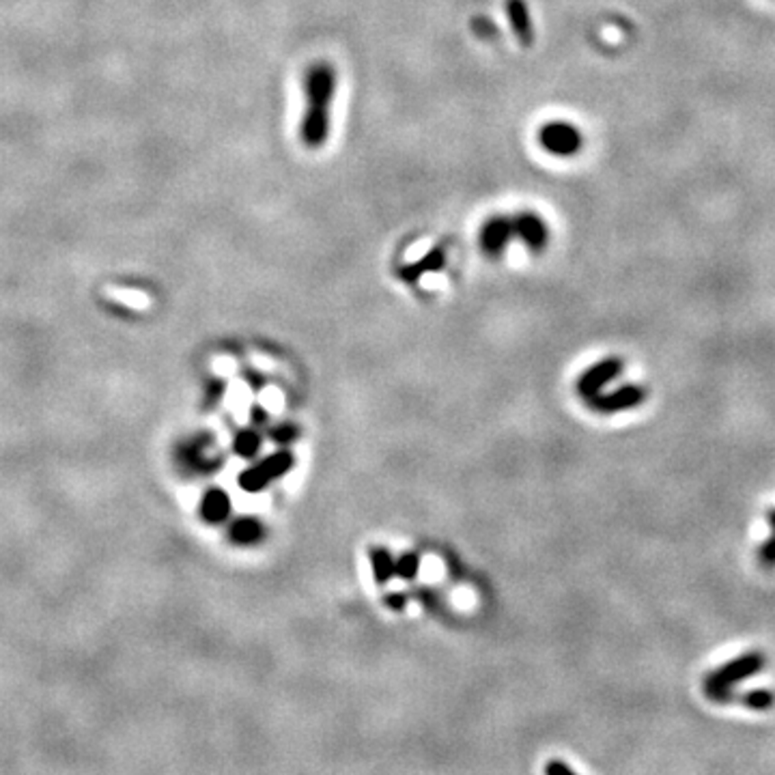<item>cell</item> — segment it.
<instances>
[{"instance_id":"cell-2","label":"cell","mask_w":775,"mask_h":775,"mask_svg":"<svg viewBox=\"0 0 775 775\" xmlns=\"http://www.w3.org/2000/svg\"><path fill=\"white\" fill-rule=\"evenodd\" d=\"M767 666V657L762 651H747L743 655L730 659L722 666L713 670L702 680V691L724 689V687H736L752 676L761 674Z\"/></svg>"},{"instance_id":"cell-21","label":"cell","mask_w":775,"mask_h":775,"mask_svg":"<svg viewBox=\"0 0 775 775\" xmlns=\"http://www.w3.org/2000/svg\"><path fill=\"white\" fill-rule=\"evenodd\" d=\"M545 771L547 773H564V775H573L575 771L573 769H571L567 762H560V761H554V762H549V765L545 767Z\"/></svg>"},{"instance_id":"cell-4","label":"cell","mask_w":775,"mask_h":775,"mask_svg":"<svg viewBox=\"0 0 775 775\" xmlns=\"http://www.w3.org/2000/svg\"><path fill=\"white\" fill-rule=\"evenodd\" d=\"M646 388L637 386V383H625V386L614 390H603L588 399V405L599 414H618V411L635 410L646 403Z\"/></svg>"},{"instance_id":"cell-23","label":"cell","mask_w":775,"mask_h":775,"mask_svg":"<svg viewBox=\"0 0 775 775\" xmlns=\"http://www.w3.org/2000/svg\"><path fill=\"white\" fill-rule=\"evenodd\" d=\"M767 521H769V526H771V530H775V509H771L767 513Z\"/></svg>"},{"instance_id":"cell-9","label":"cell","mask_w":775,"mask_h":775,"mask_svg":"<svg viewBox=\"0 0 775 775\" xmlns=\"http://www.w3.org/2000/svg\"><path fill=\"white\" fill-rule=\"evenodd\" d=\"M507 11H509V22L510 26H513L517 40L524 43V46H532V41H535V31H532V20H530V14H527L524 0H509Z\"/></svg>"},{"instance_id":"cell-5","label":"cell","mask_w":775,"mask_h":775,"mask_svg":"<svg viewBox=\"0 0 775 775\" xmlns=\"http://www.w3.org/2000/svg\"><path fill=\"white\" fill-rule=\"evenodd\" d=\"M625 371V360L617 358V356H609V358L599 360L597 365H592L588 371H584L577 379V392L581 394L586 401L595 394L603 392L614 379L623 375Z\"/></svg>"},{"instance_id":"cell-22","label":"cell","mask_w":775,"mask_h":775,"mask_svg":"<svg viewBox=\"0 0 775 775\" xmlns=\"http://www.w3.org/2000/svg\"><path fill=\"white\" fill-rule=\"evenodd\" d=\"M388 606L390 608H403L405 606V597L403 595H390L388 599Z\"/></svg>"},{"instance_id":"cell-16","label":"cell","mask_w":775,"mask_h":775,"mask_svg":"<svg viewBox=\"0 0 775 775\" xmlns=\"http://www.w3.org/2000/svg\"><path fill=\"white\" fill-rule=\"evenodd\" d=\"M758 560H761L762 567H767V569L775 567V530H773V535L769 536L765 543H762L761 549H758Z\"/></svg>"},{"instance_id":"cell-17","label":"cell","mask_w":775,"mask_h":775,"mask_svg":"<svg viewBox=\"0 0 775 775\" xmlns=\"http://www.w3.org/2000/svg\"><path fill=\"white\" fill-rule=\"evenodd\" d=\"M418 558L411 556V554H405V556L399 558L397 563V575L405 577V580H410V577H414L418 573Z\"/></svg>"},{"instance_id":"cell-1","label":"cell","mask_w":775,"mask_h":775,"mask_svg":"<svg viewBox=\"0 0 775 775\" xmlns=\"http://www.w3.org/2000/svg\"><path fill=\"white\" fill-rule=\"evenodd\" d=\"M306 110L302 119L300 139L309 149L326 145L329 134V110L337 93V74L328 63H315L306 71L304 80Z\"/></svg>"},{"instance_id":"cell-3","label":"cell","mask_w":775,"mask_h":775,"mask_svg":"<svg viewBox=\"0 0 775 775\" xmlns=\"http://www.w3.org/2000/svg\"><path fill=\"white\" fill-rule=\"evenodd\" d=\"M538 142L547 153L556 158H571L584 145L581 131L567 121H549L538 131Z\"/></svg>"},{"instance_id":"cell-14","label":"cell","mask_w":775,"mask_h":775,"mask_svg":"<svg viewBox=\"0 0 775 775\" xmlns=\"http://www.w3.org/2000/svg\"><path fill=\"white\" fill-rule=\"evenodd\" d=\"M371 560H373V571H375L377 581H388L390 577L397 573V563L390 558L386 549H373Z\"/></svg>"},{"instance_id":"cell-6","label":"cell","mask_w":775,"mask_h":775,"mask_svg":"<svg viewBox=\"0 0 775 775\" xmlns=\"http://www.w3.org/2000/svg\"><path fill=\"white\" fill-rule=\"evenodd\" d=\"M291 465H293V457H291L289 453H276L266 461H261L258 465L246 470L244 474L239 476V485L241 489H246V491H258V489L266 487L269 481L289 472Z\"/></svg>"},{"instance_id":"cell-11","label":"cell","mask_w":775,"mask_h":775,"mask_svg":"<svg viewBox=\"0 0 775 775\" xmlns=\"http://www.w3.org/2000/svg\"><path fill=\"white\" fill-rule=\"evenodd\" d=\"M229 496L224 491H220V489L209 491L205 500H203V515H205V519L209 521H222L224 517L229 515Z\"/></svg>"},{"instance_id":"cell-19","label":"cell","mask_w":775,"mask_h":775,"mask_svg":"<svg viewBox=\"0 0 775 775\" xmlns=\"http://www.w3.org/2000/svg\"><path fill=\"white\" fill-rule=\"evenodd\" d=\"M280 403H283V399H280L276 390H267V392L263 394V405H267L269 410H278Z\"/></svg>"},{"instance_id":"cell-18","label":"cell","mask_w":775,"mask_h":775,"mask_svg":"<svg viewBox=\"0 0 775 775\" xmlns=\"http://www.w3.org/2000/svg\"><path fill=\"white\" fill-rule=\"evenodd\" d=\"M108 295H110V298L119 300V302H128V304H131V306H145V304H147V298H145V295L136 293V291H117V289H108Z\"/></svg>"},{"instance_id":"cell-12","label":"cell","mask_w":775,"mask_h":775,"mask_svg":"<svg viewBox=\"0 0 775 775\" xmlns=\"http://www.w3.org/2000/svg\"><path fill=\"white\" fill-rule=\"evenodd\" d=\"M444 266V252L442 250H433L428 252V255L422 258L420 263H416V266H410L408 269H403V278L405 280H414L418 276H422L425 272H436Z\"/></svg>"},{"instance_id":"cell-7","label":"cell","mask_w":775,"mask_h":775,"mask_svg":"<svg viewBox=\"0 0 775 775\" xmlns=\"http://www.w3.org/2000/svg\"><path fill=\"white\" fill-rule=\"evenodd\" d=\"M513 235H515L513 220L504 216H493L482 224L478 241H481V248L485 250L489 257H498L507 250V246L510 244V239H513Z\"/></svg>"},{"instance_id":"cell-15","label":"cell","mask_w":775,"mask_h":775,"mask_svg":"<svg viewBox=\"0 0 775 775\" xmlns=\"http://www.w3.org/2000/svg\"><path fill=\"white\" fill-rule=\"evenodd\" d=\"M258 446H261V437H258L255 431L239 433L238 439H235V453L244 455V457H250V455H255Z\"/></svg>"},{"instance_id":"cell-10","label":"cell","mask_w":775,"mask_h":775,"mask_svg":"<svg viewBox=\"0 0 775 775\" xmlns=\"http://www.w3.org/2000/svg\"><path fill=\"white\" fill-rule=\"evenodd\" d=\"M736 705H741L743 708H750V711L765 713V711H771L773 708L775 694L773 691L758 687V689H750V691H743V694H736Z\"/></svg>"},{"instance_id":"cell-20","label":"cell","mask_w":775,"mask_h":775,"mask_svg":"<svg viewBox=\"0 0 775 775\" xmlns=\"http://www.w3.org/2000/svg\"><path fill=\"white\" fill-rule=\"evenodd\" d=\"M293 437H295L293 427H280L278 431H274V439H276V442H280V444H287Z\"/></svg>"},{"instance_id":"cell-13","label":"cell","mask_w":775,"mask_h":775,"mask_svg":"<svg viewBox=\"0 0 775 775\" xmlns=\"http://www.w3.org/2000/svg\"><path fill=\"white\" fill-rule=\"evenodd\" d=\"M261 535H263V526L258 524L257 519H241L233 526V530H230V536H233V541L244 543V545L258 541Z\"/></svg>"},{"instance_id":"cell-8","label":"cell","mask_w":775,"mask_h":775,"mask_svg":"<svg viewBox=\"0 0 775 775\" xmlns=\"http://www.w3.org/2000/svg\"><path fill=\"white\" fill-rule=\"evenodd\" d=\"M513 229H515V238L524 241L532 252H541L547 246L549 230H547L545 220L538 216V213H532V212L519 213V216L513 218Z\"/></svg>"}]
</instances>
